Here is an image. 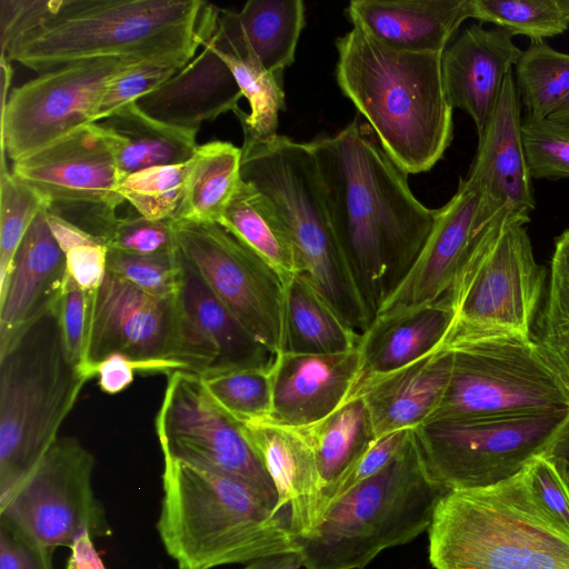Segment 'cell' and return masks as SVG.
Instances as JSON below:
<instances>
[{"label": "cell", "mask_w": 569, "mask_h": 569, "mask_svg": "<svg viewBox=\"0 0 569 569\" xmlns=\"http://www.w3.org/2000/svg\"><path fill=\"white\" fill-rule=\"evenodd\" d=\"M357 289L373 320L408 273L436 219L368 123L307 142Z\"/></svg>", "instance_id": "cell-1"}, {"label": "cell", "mask_w": 569, "mask_h": 569, "mask_svg": "<svg viewBox=\"0 0 569 569\" xmlns=\"http://www.w3.org/2000/svg\"><path fill=\"white\" fill-rule=\"evenodd\" d=\"M219 10L201 0H54L0 57L38 74L101 57L187 64L214 33Z\"/></svg>", "instance_id": "cell-2"}, {"label": "cell", "mask_w": 569, "mask_h": 569, "mask_svg": "<svg viewBox=\"0 0 569 569\" xmlns=\"http://www.w3.org/2000/svg\"><path fill=\"white\" fill-rule=\"evenodd\" d=\"M336 79L407 174L429 171L453 136L442 53L397 50L352 27L336 40Z\"/></svg>", "instance_id": "cell-3"}, {"label": "cell", "mask_w": 569, "mask_h": 569, "mask_svg": "<svg viewBox=\"0 0 569 569\" xmlns=\"http://www.w3.org/2000/svg\"><path fill=\"white\" fill-rule=\"evenodd\" d=\"M156 523L179 569H214L300 551L274 507L227 473L163 458Z\"/></svg>", "instance_id": "cell-4"}, {"label": "cell", "mask_w": 569, "mask_h": 569, "mask_svg": "<svg viewBox=\"0 0 569 569\" xmlns=\"http://www.w3.org/2000/svg\"><path fill=\"white\" fill-rule=\"evenodd\" d=\"M428 541L435 569H569V529L541 501L528 467L492 486L447 491Z\"/></svg>", "instance_id": "cell-5"}, {"label": "cell", "mask_w": 569, "mask_h": 569, "mask_svg": "<svg viewBox=\"0 0 569 569\" xmlns=\"http://www.w3.org/2000/svg\"><path fill=\"white\" fill-rule=\"evenodd\" d=\"M88 380L69 358L56 307L0 342V501L59 438Z\"/></svg>", "instance_id": "cell-6"}, {"label": "cell", "mask_w": 569, "mask_h": 569, "mask_svg": "<svg viewBox=\"0 0 569 569\" xmlns=\"http://www.w3.org/2000/svg\"><path fill=\"white\" fill-rule=\"evenodd\" d=\"M241 151V179L274 208L295 246L300 274L362 336L373 318L338 242L307 142L280 134L257 139L243 133Z\"/></svg>", "instance_id": "cell-7"}, {"label": "cell", "mask_w": 569, "mask_h": 569, "mask_svg": "<svg viewBox=\"0 0 569 569\" xmlns=\"http://www.w3.org/2000/svg\"><path fill=\"white\" fill-rule=\"evenodd\" d=\"M447 491L431 477L413 438L383 469L337 500L298 539L305 569H363L382 551L429 530Z\"/></svg>", "instance_id": "cell-8"}, {"label": "cell", "mask_w": 569, "mask_h": 569, "mask_svg": "<svg viewBox=\"0 0 569 569\" xmlns=\"http://www.w3.org/2000/svg\"><path fill=\"white\" fill-rule=\"evenodd\" d=\"M569 422V410L433 419L413 428L431 477L446 490L488 487L546 455Z\"/></svg>", "instance_id": "cell-9"}, {"label": "cell", "mask_w": 569, "mask_h": 569, "mask_svg": "<svg viewBox=\"0 0 569 569\" xmlns=\"http://www.w3.org/2000/svg\"><path fill=\"white\" fill-rule=\"evenodd\" d=\"M446 350L453 355L450 380L428 420L569 410V393L533 337L481 338Z\"/></svg>", "instance_id": "cell-10"}, {"label": "cell", "mask_w": 569, "mask_h": 569, "mask_svg": "<svg viewBox=\"0 0 569 569\" xmlns=\"http://www.w3.org/2000/svg\"><path fill=\"white\" fill-rule=\"evenodd\" d=\"M516 216L520 214L492 202L460 179L451 199L436 209L435 223L419 254L375 320L437 303L450 308L477 264Z\"/></svg>", "instance_id": "cell-11"}, {"label": "cell", "mask_w": 569, "mask_h": 569, "mask_svg": "<svg viewBox=\"0 0 569 569\" xmlns=\"http://www.w3.org/2000/svg\"><path fill=\"white\" fill-rule=\"evenodd\" d=\"M529 221L512 218L469 276L450 305L453 319L439 349L481 338L533 337L547 272L536 261Z\"/></svg>", "instance_id": "cell-12"}, {"label": "cell", "mask_w": 569, "mask_h": 569, "mask_svg": "<svg viewBox=\"0 0 569 569\" xmlns=\"http://www.w3.org/2000/svg\"><path fill=\"white\" fill-rule=\"evenodd\" d=\"M93 455L74 437L58 438L38 465L0 501V519L36 542L70 548L89 531L112 533L102 502L96 497Z\"/></svg>", "instance_id": "cell-13"}, {"label": "cell", "mask_w": 569, "mask_h": 569, "mask_svg": "<svg viewBox=\"0 0 569 569\" xmlns=\"http://www.w3.org/2000/svg\"><path fill=\"white\" fill-rule=\"evenodd\" d=\"M154 427L163 458L232 476L257 490L276 511V488L241 423L212 399L200 376L183 370L168 375Z\"/></svg>", "instance_id": "cell-14"}, {"label": "cell", "mask_w": 569, "mask_h": 569, "mask_svg": "<svg viewBox=\"0 0 569 569\" xmlns=\"http://www.w3.org/2000/svg\"><path fill=\"white\" fill-rule=\"evenodd\" d=\"M140 61L118 57L74 61L13 88L1 106V153L16 162L94 123L108 83Z\"/></svg>", "instance_id": "cell-15"}, {"label": "cell", "mask_w": 569, "mask_h": 569, "mask_svg": "<svg viewBox=\"0 0 569 569\" xmlns=\"http://www.w3.org/2000/svg\"><path fill=\"white\" fill-rule=\"evenodd\" d=\"M182 253L241 325L272 355L284 350V283L219 223L173 220Z\"/></svg>", "instance_id": "cell-16"}, {"label": "cell", "mask_w": 569, "mask_h": 569, "mask_svg": "<svg viewBox=\"0 0 569 569\" xmlns=\"http://www.w3.org/2000/svg\"><path fill=\"white\" fill-rule=\"evenodd\" d=\"M177 302L136 288L107 271L88 292L82 372L90 379L107 357L120 353L136 360H173Z\"/></svg>", "instance_id": "cell-17"}, {"label": "cell", "mask_w": 569, "mask_h": 569, "mask_svg": "<svg viewBox=\"0 0 569 569\" xmlns=\"http://www.w3.org/2000/svg\"><path fill=\"white\" fill-rule=\"evenodd\" d=\"M176 302L173 360L183 371L208 377L272 363L276 356L241 325L181 250Z\"/></svg>", "instance_id": "cell-18"}, {"label": "cell", "mask_w": 569, "mask_h": 569, "mask_svg": "<svg viewBox=\"0 0 569 569\" xmlns=\"http://www.w3.org/2000/svg\"><path fill=\"white\" fill-rule=\"evenodd\" d=\"M13 177L33 190L46 208L102 204L117 209L121 174L109 133L99 124L80 127L12 162Z\"/></svg>", "instance_id": "cell-19"}, {"label": "cell", "mask_w": 569, "mask_h": 569, "mask_svg": "<svg viewBox=\"0 0 569 569\" xmlns=\"http://www.w3.org/2000/svg\"><path fill=\"white\" fill-rule=\"evenodd\" d=\"M360 368V346L336 353H278L271 365L269 420L295 428L321 420L348 400Z\"/></svg>", "instance_id": "cell-20"}, {"label": "cell", "mask_w": 569, "mask_h": 569, "mask_svg": "<svg viewBox=\"0 0 569 569\" xmlns=\"http://www.w3.org/2000/svg\"><path fill=\"white\" fill-rule=\"evenodd\" d=\"M242 432L276 488V513L297 539L320 523L323 483L313 451L300 428L271 420L241 423Z\"/></svg>", "instance_id": "cell-21"}, {"label": "cell", "mask_w": 569, "mask_h": 569, "mask_svg": "<svg viewBox=\"0 0 569 569\" xmlns=\"http://www.w3.org/2000/svg\"><path fill=\"white\" fill-rule=\"evenodd\" d=\"M512 34L502 28L491 30L471 24L443 51V89L452 109L466 111L478 137L496 109L503 80L521 57Z\"/></svg>", "instance_id": "cell-22"}, {"label": "cell", "mask_w": 569, "mask_h": 569, "mask_svg": "<svg viewBox=\"0 0 569 569\" xmlns=\"http://www.w3.org/2000/svg\"><path fill=\"white\" fill-rule=\"evenodd\" d=\"M520 107L511 70L503 80L492 117L478 137L477 153L466 180L492 202L529 216L536 201L522 143Z\"/></svg>", "instance_id": "cell-23"}, {"label": "cell", "mask_w": 569, "mask_h": 569, "mask_svg": "<svg viewBox=\"0 0 569 569\" xmlns=\"http://www.w3.org/2000/svg\"><path fill=\"white\" fill-rule=\"evenodd\" d=\"M346 14L356 27L397 50L443 53L461 23L473 18L472 0H353Z\"/></svg>", "instance_id": "cell-24"}, {"label": "cell", "mask_w": 569, "mask_h": 569, "mask_svg": "<svg viewBox=\"0 0 569 569\" xmlns=\"http://www.w3.org/2000/svg\"><path fill=\"white\" fill-rule=\"evenodd\" d=\"M66 279L64 253L42 207L16 253L9 277L0 284V342L54 308Z\"/></svg>", "instance_id": "cell-25"}, {"label": "cell", "mask_w": 569, "mask_h": 569, "mask_svg": "<svg viewBox=\"0 0 569 569\" xmlns=\"http://www.w3.org/2000/svg\"><path fill=\"white\" fill-rule=\"evenodd\" d=\"M452 361L450 350L437 348L371 381L353 396L365 399L376 438L426 422L445 396Z\"/></svg>", "instance_id": "cell-26"}, {"label": "cell", "mask_w": 569, "mask_h": 569, "mask_svg": "<svg viewBox=\"0 0 569 569\" xmlns=\"http://www.w3.org/2000/svg\"><path fill=\"white\" fill-rule=\"evenodd\" d=\"M240 98L232 73L208 40L183 68L137 104L158 120L198 129L202 121L239 108Z\"/></svg>", "instance_id": "cell-27"}, {"label": "cell", "mask_w": 569, "mask_h": 569, "mask_svg": "<svg viewBox=\"0 0 569 569\" xmlns=\"http://www.w3.org/2000/svg\"><path fill=\"white\" fill-rule=\"evenodd\" d=\"M452 319L453 311L442 303H437L392 318L373 320L361 336V368L349 398L356 396L371 381L437 349L443 341Z\"/></svg>", "instance_id": "cell-28"}, {"label": "cell", "mask_w": 569, "mask_h": 569, "mask_svg": "<svg viewBox=\"0 0 569 569\" xmlns=\"http://www.w3.org/2000/svg\"><path fill=\"white\" fill-rule=\"evenodd\" d=\"M209 41L249 102V113L240 108L233 110L242 132L257 139L277 136L279 114L286 109L282 74L263 67L244 39L236 11L220 8L217 29Z\"/></svg>", "instance_id": "cell-29"}, {"label": "cell", "mask_w": 569, "mask_h": 569, "mask_svg": "<svg viewBox=\"0 0 569 569\" xmlns=\"http://www.w3.org/2000/svg\"><path fill=\"white\" fill-rule=\"evenodd\" d=\"M97 123L111 137L123 178L147 168L184 163L199 146L198 129L158 120L137 102L123 106Z\"/></svg>", "instance_id": "cell-30"}, {"label": "cell", "mask_w": 569, "mask_h": 569, "mask_svg": "<svg viewBox=\"0 0 569 569\" xmlns=\"http://www.w3.org/2000/svg\"><path fill=\"white\" fill-rule=\"evenodd\" d=\"M241 148L227 141L198 146L188 160L182 201L173 220L220 223L241 182Z\"/></svg>", "instance_id": "cell-31"}, {"label": "cell", "mask_w": 569, "mask_h": 569, "mask_svg": "<svg viewBox=\"0 0 569 569\" xmlns=\"http://www.w3.org/2000/svg\"><path fill=\"white\" fill-rule=\"evenodd\" d=\"M284 350L297 353H336L359 346L355 332L302 274L284 286Z\"/></svg>", "instance_id": "cell-32"}, {"label": "cell", "mask_w": 569, "mask_h": 569, "mask_svg": "<svg viewBox=\"0 0 569 569\" xmlns=\"http://www.w3.org/2000/svg\"><path fill=\"white\" fill-rule=\"evenodd\" d=\"M261 257L282 279L284 286L300 273L290 236L270 201L253 186H238L219 223Z\"/></svg>", "instance_id": "cell-33"}, {"label": "cell", "mask_w": 569, "mask_h": 569, "mask_svg": "<svg viewBox=\"0 0 569 569\" xmlns=\"http://www.w3.org/2000/svg\"><path fill=\"white\" fill-rule=\"evenodd\" d=\"M300 429L316 457L323 483L322 502L337 480L377 439L361 396L349 398L327 417Z\"/></svg>", "instance_id": "cell-34"}, {"label": "cell", "mask_w": 569, "mask_h": 569, "mask_svg": "<svg viewBox=\"0 0 569 569\" xmlns=\"http://www.w3.org/2000/svg\"><path fill=\"white\" fill-rule=\"evenodd\" d=\"M237 19L263 67L283 74L295 61L306 23L305 3L301 0H250L237 12Z\"/></svg>", "instance_id": "cell-35"}, {"label": "cell", "mask_w": 569, "mask_h": 569, "mask_svg": "<svg viewBox=\"0 0 569 569\" xmlns=\"http://www.w3.org/2000/svg\"><path fill=\"white\" fill-rule=\"evenodd\" d=\"M533 338L569 393V229L555 241L547 293Z\"/></svg>", "instance_id": "cell-36"}, {"label": "cell", "mask_w": 569, "mask_h": 569, "mask_svg": "<svg viewBox=\"0 0 569 569\" xmlns=\"http://www.w3.org/2000/svg\"><path fill=\"white\" fill-rule=\"evenodd\" d=\"M519 97L527 114L549 118L569 97V53L546 41L531 42L513 70Z\"/></svg>", "instance_id": "cell-37"}, {"label": "cell", "mask_w": 569, "mask_h": 569, "mask_svg": "<svg viewBox=\"0 0 569 569\" xmlns=\"http://www.w3.org/2000/svg\"><path fill=\"white\" fill-rule=\"evenodd\" d=\"M271 365L201 378L212 399L240 423L269 420L272 412Z\"/></svg>", "instance_id": "cell-38"}, {"label": "cell", "mask_w": 569, "mask_h": 569, "mask_svg": "<svg viewBox=\"0 0 569 569\" xmlns=\"http://www.w3.org/2000/svg\"><path fill=\"white\" fill-rule=\"evenodd\" d=\"M473 19L490 22L512 36L522 34L531 42L563 33L569 21L558 0H472Z\"/></svg>", "instance_id": "cell-39"}, {"label": "cell", "mask_w": 569, "mask_h": 569, "mask_svg": "<svg viewBox=\"0 0 569 569\" xmlns=\"http://www.w3.org/2000/svg\"><path fill=\"white\" fill-rule=\"evenodd\" d=\"M188 161L133 172L121 181L119 193L150 220L174 219L182 201Z\"/></svg>", "instance_id": "cell-40"}, {"label": "cell", "mask_w": 569, "mask_h": 569, "mask_svg": "<svg viewBox=\"0 0 569 569\" xmlns=\"http://www.w3.org/2000/svg\"><path fill=\"white\" fill-rule=\"evenodd\" d=\"M43 200L29 187L17 180L7 168L1 153L0 170V284L9 277L16 253Z\"/></svg>", "instance_id": "cell-41"}, {"label": "cell", "mask_w": 569, "mask_h": 569, "mask_svg": "<svg viewBox=\"0 0 569 569\" xmlns=\"http://www.w3.org/2000/svg\"><path fill=\"white\" fill-rule=\"evenodd\" d=\"M521 134L531 179L569 178V124L527 114Z\"/></svg>", "instance_id": "cell-42"}, {"label": "cell", "mask_w": 569, "mask_h": 569, "mask_svg": "<svg viewBox=\"0 0 569 569\" xmlns=\"http://www.w3.org/2000/svg\"><path fill=\"white\" fill-rule=\"evenodd\" d=\"M51 232L64 253L67 274L84 291L96 290L107 273L108 247L99 239L49 213Z\"/></svg>", "instance_id": "cell-43"}, {"label": "cell", "mask_w": 569, "mask_h": 569, "mask_svg": "<svg viewBox=\"0 0 569 569\" xmlns=\"http://www.w3.org/2000/svg\"><path fill=\"white\" fill-rule=\"evenodd\" d=\"M107 271L157 297L177 295L180 250L160 254H138L108 248Z\"/></svg>", "instance_id": "cell-44"}, {"label": "cell", "mask_w": 569, "mask_h": 569, "mask_svg": "<svg viewBox=\"0 0 569 569\" xmlns=\"http://www.w3.org/2000/svg\"><path fill=\"white\" fill-rule=\"evenodd\" d=\"M186 64L168 60L137 62L117 74L106 87L97 106L93 122L107 119L123 106L151 93Z\"/></svg>", "instance_id": "cell-45"}, {"label": "cell", "mask_w": 569, "mask_h": 569, "mask_svg": "<svg viewBox=\"0 0 569 569\" xmlns=\"http://www.w3.org/2000/svg\"><path fill=\"white\" fill-rule=\"evenodd\" d=\"M107 247L138 254L172 252L178 249L172 219L150 220L139 214L118 217Z\"/></svg>", "instance_id": "cell-46"}, {"label": "cell", "mask_w": 569, "mask_h": 569, "mask_svg": "<svg viewBox=\"0 0 569 569\" xmlns=\"http://www.w3.org/2000/svg\"><path fill=\"white\" fill-rule=\"evenodd\" d=\"M412 431L413 429H403L377 438L328 491L321 507V520L337 500L390 463L408 443Z\"/></svg>", "instance_id": "cell-47"}, {"label": "cell", "mask_w": 569, "mask_h": 569, "mask_svg": "<svg viewBox=\"0 0 569 569\" xmlns=\"http://www.w3.org/2000/svg\"><path fill=\"white\" fill-rule=\"evenodd\" d=\"M87 305L88 292L67 274L63 290L56 305V312L69 358L79 368L83 353Z\"/></svg>", "instance_id": "cell-48"}, {"label": "cell", "mask_w": 569, "mask_h": 569, "mask_svg": "<svg viewBox=\"0 0 569 569\" xmlns=\"http://www.w3.org/2000/svg\"><path fill=\"white\" fill-rule=\"evenodd\" d=\"M53 553L0 519V569H53Z\"/></svg>", "instance_id": "cell-49"}, {"label": "cell", "mask_w": 569, "mask_h": 569, "mask_svg": "<svg viewBox=\"0 0 569 569\" xmlns=\"http://www.w3.org/2000/svg\"><path fill=\"white\" fill-rule=\"evenodd\" d=\"M535 490L551 515L569 529V486L558 465L547 455L528 466Z\"/></svg>", "instance_id": "cell-50"}, {"label": "cell", "mask_w": 569, "mask_h": 569, "mask_svg": "<svg viewBox=\"0 0 569 569\" xmlns=\"http://www.w3.org/2000/svg\"><path fill=\"white\" fill-rule=\"evenodd\" d=\"M183 370L182 366L172 360H136L124 355L114 353L102 360L97 369L100 389L109 395L118 393L129 387L136 371L163 372Z\"/></svg>", "instance_id": "cell-51"}, {"label": "cell", "mask_w": 569, "mask_h": 569, "mask_svg": "<svg viewBox=\"0 0 569 569\" xmlns=\"http://www.w3.org/2000/svg\"><path fill=\"white\" fill-rule=\"evenodd\" d=\"M54 0H0L1 53L21 34L37 26Z\"/></svg>", "instance_id": "cell-52"}, {"label": "cell", "mask_w": 569, "mask_h": 569, "mask_svg": "<svg viewBox=\"0 0 569 569\" xmlns=\"http://www.w3.org/2000/svg\"><path fill=\"white\" fill-rule=\"evenodd\" d=\"M92 539L89 531H83L76 538L70 547L67 569H106Z\"/></svg>", "instance_id": "cell-53"}, {"label": "cell", "mask_w": 569, "mask_h": 569, "mask_svg": "<svg viewBox=\"0 0 569 569\" xmlns=\"http://www.w3.org/2000/svg\"><path fill=\"white\" fill-rule=\"evenodd\" d=\"M302 556L300 551L277 555L248 563L243 569H300Z\"/></svg>", "instance_id": "cell-54"}, {"label": "cell", "mask_w": 569, "mask_h": 569, "mask_svg": "<svg viewBox=\"0 0 569 569\" xmlns=\"http://www.w3.org/2000/svg\"><path fill=\"white\" fill-rule=\"evenodd\" d=\"M546 455L569 469V422Z\"/></svg>", "instance_id": "cell-55"}, {"label": "cell", "mask_w": 569, "mask_h": 569, "mask_svg": "<svg viewBox=\"0 0 569 569\" xmlns=\"http://www.w3.org/2000/svg\"><path fill=\"white\" fill-rule=\"evenodd\" d=\"M549 119L569 124V97L558 107V109L549 117Z\"/></svg>", "instance_id": "cell-56"}, {"label": "cell", "mask_w": 569, "mask_h": 569, "mask_svg": "<svg viewBox=\"0 0 569 569\" xmlns=\"http://www.w3.org/2000/svg\"><path fill=\"white\" fill-rule=\"evenodd\" d=\"M558 3L569 21V0H558Z\"/></svg>", "instance_id": "cell-57"}, {"label": "cell", "mask_w": 569, "mask_h": 569, "mask_svg": "<svg viewBox=\"0 0 569 569\" xmlns=\"http://www.w3.org/2000/svg\"><path fill=\"white\" fill-rule=\"evenodd\" d=\"M552 460H553V459H552ZM553 461H555V460H553ZM555 462H556V463L558 465V467L560 468V470H561V472H562V475H563V477H565V479H566V481H567V483H568V486H569V469L565 468L563 466H561V465H560V463H558L557 461H555Z\"/></svg>", "instance_id": "cell-58"}]
</instances>
